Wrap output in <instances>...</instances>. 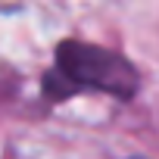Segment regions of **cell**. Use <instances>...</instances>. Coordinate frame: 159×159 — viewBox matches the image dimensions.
Here are the masks:
<instances>
[{"label": "cell", "mask_w": 159, "mask_h": 159, "mask_svg": "<svg viewBox=\"0 0 159 159\" xmlns=\"http://www.w3.org/2000/svg\"><path fill=\"white\" fill-rule=\"evenodd\" d=\"M137 88V69L125 56L84 41H62L56 50V66L44 81V91L53 100H62L72 91H103L119 100H131Z\"/></svg>", "instance_id": "6da1fadb"}]
</instances>
